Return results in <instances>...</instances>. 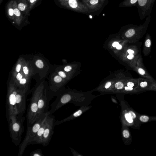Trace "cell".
I'll list each match as a JSON object with an SVG mask.
<instances>
[{
	"mask_svg": "<svg viewBox=\"0 0 156 156\" xmlns=\"http://www.w3.org/2000/svg\"><path fill=\"white\" fill-rule=\"evenodd\" d=\"M18 8L21 11H23L25 10V6L24 4L23 3H20L18 5Z\"/></svg>",
	"mask_w": 156,
	"mask_h": 156,
	"instance_id": "obj_26",
	"label": "cell"
},
{
	"mask_svg": "<svg viewBox=\"0 0 156 156\" xmlns=\"http://www.w3.org/2000/svg\"><path fill=\"white\" fill-rule=\"evenodd\" d=\"M25 118L23 115H11L9 116V129L12 141L16 146L21 142L24 131L23 122Z\"/></svg>",
	"mask_w": 156,
	"mask_h": 156,
	"instance_id": "obj_1",
	"label": "cell"
},
{
	"mask_svg": "<svg viewBox=\"0 0 156 156\" xmlns=\"http://www.w3.org/2000/svg\"><path fill=\"white\" fill-rule=\"evenodd\" d=\"M119 44V43L118 42H114L112 44V46L114 47H116V46Z\"/></svg>",
	"mask_w": 156,
	"mask_h": 156,
	"instance_id": "obj_38",
	"label": "cell"
},
{
	"mask_svg": "<svg viewBox=\"0 0 156 156\" xmlns=\"http://www.w3.org/2000/svg\"><path fill=\"white\" fill-rule=\"evenodd\" d=\"M51 115L49 113L47 116L44 132L40 142V144L43 147L49 144L54 133L55 118Z\"/></svg>",
	"mask_w": 156,
	"mask_h": 156,
	"instance_id": "obj_5",
	"label": "cell"
},
{
	"mask_svg": "<svg viewBox=\"0 0 156 156\" xmlns=\"http://www.w3.org/2000/svg\"><path fill=\"white\" fill-rule=\"evenodd\" d=\"M89 17H90V19H92V16L91 15L89 16Z\"/></svg>",
	"mask_w": 156,
	"mask_h": 156,
	"instance_id": "obj_42",
	"label": "cell"
},
{
	"mask_svg": "<svg viewBox=\"0 0 156 156\" xmlns=\"http://www.w3.org/2000/svg\"><path fill=\"white\" fill-rule=\"evenodd\" d=\"M138 71L139 73L142 75H143L145 73L144 70L141 68H139L138 69Z\"/></svg>",
	"mask_w": 156,
	"mask_h": 156,
	"instance_id": "obj_31",
	"label": "cell"
},
{
	"mask_svg": "<svg viewBox=\"0 0 156 156\" xmlns=\"http://www.w3.org/2000/svg\"><path fill=\"white\" fill-rule=\"evenodd\" d=\"M128 113L133 119H135L136 118V116L135 114L132 111H129Z\"/></svg>",
	"mask_w": 156,
	"mask_h": 156,
	"instance_id": "obj_30",
	"label": "cell"
},
{
	"mask_svg": "<svg viewBox=\"0 0 156 156\" xmlns=\"http://www.w3.org/2000/svg\"><path fill=\"white\" fill-rule=\"evenodd\" d=\"M83 1L89 10L94 11L101 7L104 0H83Z\"/></svg>",
	"mask_w": 156,
	"mask_h": 156,
	"instance_id": "obj_10",
	"label": "cell"
},
{
	"mask_svg": "<svg viewBox=\"0 0 156 156\" xmlns=\"http://www.w3.org/2000/svg\"><path fill=\"white\" fill-rule=\"evenodd\" d=\"M33 61L35 66L40 71L43 70L46 68V64L44 60L40 57H34Z\"/></svg>",
	"mask_w": 156,
	"mask_h": 156,
	"instance_id": "obj_14",
	"label": "cell"
},
{
	"mask_svg": "<svg viewBox=\"0 0 156 156\" xmlns=\"http://www.w3.org/2000/svg\"><path fill=\"white\" fill-rule=\"evenodd\" d=\"M127 52L129 54H133L134 53V51L133 50L131 49H128L127 50Z\"/></svg>",
	"mask_w": 156,
	"mask_h": 156,
	"instance_id": "obj_39",
	"label": "cell"
},
{
	"mask_svg": "<svg viewBox=\"0 0 156 156\" xmlns=\"http://www.w3.org/2000/svg\"><path fill=\"white\" fill-rule=\"evenodd\" d=\"M25 59L20 57L18 59L12 71V75H15L22 71Z\"/></svg>",
	"mask_w": 156,
	"mask_h": 156,
	"instance_id": "obj_13",
	"label": "cell"
},
{
	"mask_svg": "<svg viewBox=\"0 0 156 156\" xmlns=\"http://www.w3.org/2000/svg\"><path fill=\"white\" fill-rule=\"evenodd\" d=\"M30 77L25 76L15 85L18 88H29Z\"/></svg>",
	"mask_w": 156,
	"mask_h": 156,
	"instance_id": "obj_15",
	"label": "cell"
},
{
	"mask_svg": "<svg viewBox=\"0 0 156 156\" xmlns=\"http://www.w3.org/2000/svg\"><path fill=\"white\" fill-rule=\"evenodd\" d=\"M82 113V111L81 110H79L73 114V115L75 117L80 115Z\"/></svg>",
	"mask_w": 156,
	"mask_h": 156,
	"instance_id": "obj_27",
	"label": "cell"
},
{
	"mask_svg": "<svg viewBox=\"0 0 156 156\" xmlns=\"http://www.w3.org/2000/svg\"><path fill=\"white\" fill-rule=\"evenodd\" d=\"M50 100L49 95L45 88L41 94L38 101L37 118L43 114L48 112L47 110Z\"/></svg>",
	"mask_w": 156,
	"mask_h": 156,
	"instance_id": "obj_8",
	"label": "cell"
},
{
	"mask_svg": "<svg viewBox=\"0 0 156 156\" xmlns=\"http://www.w3.org/2000/svg\"><path fill=\"white\" fill-rule=\"evenodd\" d=\"M9 13L10 16H12L14 13V10L12 9H10L9 10Z\"/></svg>",
	"mask_w": 156,
	"mask_h": 156,
	"instance_id": "obj_33",
	"label": "cell"
},
{
	"mask_svg": "<svg viewBox=\"0 0 156 156\" xmlns=\"http://www.w3.org/2000/svg\"><path fill=\"white\" fill-rule=\"evenodd\" d=\"M49 113V112L48 111L43 114L33 124L27 127L25 137L20 145L18 156H21L27 146L30 144V143L36 136L38 129L47 118Z\"/></svg>",
	"mask_w": 156,
	"mask_h": 156,
	"instance_id": "obj_3",
	"label": "cell"
},
{
	"mask_svg": "<svg viewBox=\"0 0 156 156\" xmlns=\"http://www.w3.org/2000/svg\"><path fill=\"white\" fill-rule=\"evenodd\" d=\"M29 88H18L16 95V104L18 114L23 115L26 108V94Z\"/></svg>",
	"mask_w": 156,
	"mask_h": 156,
	"instance_id": "obj_7",
	"label": "cell"
},
{
	"mask_svg": "<svg viewBox=\"0 0 156 156\" xmlns=\"http://www.w3.org/2000/svg\"><path fill=\"white\" fill-rule=\"evenodd\" d=\"M134 57V55L133 54H130L127 56V58L129 59H132Z\"/></svg>",
	"mask_w": 156,
	"mask_h": 156,
	"instance_id": "obj_36",
	"label": "cell"
},
{
	"mask_svg": "<svg viewBox=\"0 0 156 156\" xmlns=\"http://www.w3.org/2000/svg\"><path fill=\"white\" fill-rule=\"evenodd\" d=\"M147 85V83L146 82H141L140 83V87L144 88Z\"/></svg>",
	"mask_w": 156,
	"mask_h": 156,
	"instance_id": "obj_32",
	"label": "cell"
},
{
	"mask_svg": "<svg viewBox=\"0 0 156 156\" xmlns=\"http://www.w3.org/2000/svg\"><path fill=\"white\" fill-rule=\"evenodd\" d=\"M34 68L31 62L25 60L22 70L25 75L31 78L34 74Z\"/></svg>",
	"mask_w": 156,
	"mask_h": 156,
	"instance_id": "obj_11",
	"label": "cell"
},
{
	"mask_svg": "<svg viewBox=\"0 0 156 156\" xmlns=\"http://www.w3.org/2000/svg\"><path fill=\"white\" fill-rule=\"evenodd\" d=\"M18 88L11 80L7 91V101L9 116L18 115L16 104V95Z\"/></svg>",
	"mask_w": 156,
	"mask_h": 156,
	"instance_id": "obj_4",
	"label": "cell"
},
{
	"mask_svg": "<svg viewBox=\"0 0 156 156\" xmlns=\"http://www.w3.org/2000/svg\"><path fill=\"white\" fill-rule=\"evenodd\" d=\"M55 72L57 73L64 80L67 78V75L66 73V72L63 71L62 70L56 69Z\"/></svg>",
	"mask_w": 156,
	"mask_h": 156,
	"instance_id": "obj_20",
	"label": "cell"
},
{
	"mask_svg": "<svg viewBox=\"0 0 156 156\" xmlns=\"http://www.w3.org/2000/svg\"><path fill=\"white\" fill-rule=\"evenodd\" d=\"M46 119L47 118L43 123L30 144H40L41 139L44 132Z\"/></svg>",
	"mask_w": 156,
	"mask_h": 156,
	"instance_id": "obj_12",
	"label": "cell"
},
{
	"mask_svg": "<svg viewBox=\"0 0 156 156\" xmlns=\"http://www.w3.org/2000/svg\"><path fill=\"white\" fill-rule=\"evenodd\" d=\"M14 13L17 16H19L20 15V11L17 9H15L14 10Z\"/></svg>",
	"mask_w": 156,
	"mask_h": 156,
	"instance_id": "obj_29",
	"label": "cell"
},
{
	"mask_svg": "<svg viewBox=\"0 0 156 156\" xmlns=\"http://www.w3.org/2000/svg\"><path fill=\"white\" fill-rule=\"evenodd\" d=\"M145 45L147 47H149L151 45V41L150 39H147L145 41Z\"/></svg>",
	"mask_w": 156,
	"mask_h": 156,
	"instance_id": "obj_28",
	"label": "cell"
},
{
	"mask_svg": "<svg viewBox=\"0 0 156 156\" xmlns=\"http://www.w3.org/2000/svg\"><path fill=\"white\" fill-rule=\"evenodd\" d=\"M72 69V67L70 66H65L63 69L64 71L66 72H68L70 71Z\"/></svg>",
	"mask_w": 156,
	"mask_h": 156,
	"instance_id": "obj_25",
	"label": "cell"
},
{
	"mask_svg": "<svg viewBox=\"0 0 156 156\" xmlns=\"http://www.w3.org/2000/svg\"><path fill=\"white\" fill-rule=\"evenodd\" d=\"M116 48L118 50H120L122 48V46L120 44H119L116 46Z\"/></svg>",
	"mask_w": 156,
	"mask_h": 156,
	"instance_id": "obj_40",
	"label": "cell"
},
{
	"mask_svg": "<svg viewBox=\"0 0 156 156\" xmlns=\"http://www.w3.org/2000/svg\"><path fill=\"white\" fill-rule=\"evenodd\" d=\"M125 89L127 91H130L133 90V88L132 87H125Z\"/></svg>",
	"mask_w": 156,
	"mask_h": 156,
	"instance_id": "obj_35",
	"label": "cell"
},
{
	"mask_svg": "<svg viewBox=\"0 0 156 156\" xmlns=\"http://www.w3.org/2000/svg\"><path fill=\"white\" fill-rule=\"evenodd\" d=\"M25 76L22 71L14 75H12L11 80L16 85Z\"/></svg>",
	"mask_w": 156,
	"mask_h": 156,
	"instance_id": "obj_16",
	"label": "cell"
},
{
	"mask_svg": "<svg viewBox=\"0 0 156 156\" xmlns=\"http://www.w3.org/2000/svg\"><path fill=\"white\" fill-rule=\"evenodd\" d=\"M45 89L43 81L35 88L31 98L27 114V127L33 124L38 119V103L39 97Z\"/></svg>",
	"mask_w": 156,
	"mask_h": 156,
	"instance_id": "obj_2",
	"label": "cell"
},
{
	"mask_svg": "<svg viewBox=\"0 0 156 156\" xmlns=\"http://www.w3.org/2000/svg\"><path fill=\"white\" fill-rule=\"evenodd\" d=\"M138 0H125L122 5L126 7L136 6Z\"/></svg>",
	"mask_w": 156,
	"mask_h": 156,
	"instance_id": "obj_18",
	"label": "cell"
},
{
	"mask_svg": "<svg viewBox=\"0 0 156 156\" xmlns=\"http://www.w3.org/2000/svg\"><path fill=\"white\" fill-rule=\"evenodd\" d=\"M149 119V117L145 115H142L140 117V120L142 122H146Z\"/></svg>",
	"mask_w": 156,
	"mask_h": 156,
	"instance_id": "obj_23",
	"label": "cell"
},
{
	"mask_svg": "<svg viewBox=\"0 0 156 156\" xmlns=\"http://www.w3.org/2000/svg\"><path fill=\"white\" fill-rule=\"evenodd\" d=\"M36 0H30V2L31 3H33Z\"/></svg>",
	"mask_w": 156,
	"mask_h": 156,
	"instance_id": "obj_41",
	"label": "cell"
},
{
	"mask_svg": "<svg viewBox=\"0 0 156 156\" xmlns=\"http://www.w3.org/2000/svg\"><path fill=\"white\" fill-rule=\"evenodd\" d=\"M30 156H43L44 154L40 149H36L31 152Z\"/></svg>",
	"mask_w": 156,
	"mask_h": 156,
	"instance_id": "obj_19",
	"label": "cell"
},
{
	"mask_svg": "<svg viewBox=\"0 0 156 156\" xmlns=\"http://www.w3.org/2000/svg\"><path fill=\"white\" fill-rule=\"evenodd\" d=\"M156 0H138L136 6L140 19L142 20L151 15L152 9Z\"/></svg>",
	"mask_w": 156,
	"mask_h": 156,
	"instance_id": "obj_6",
	"label": "cell"
},
{
	"mask_svg": "<svg viewBox=\"0 0 156 156\" xmlns=\"http://www.w3.org/2000/svg\"><path fill=\"white\" fill-rule=\"evenodd\" d=\"M140 26L137 27L135 25V27L131 28L127 30L125 33L126 36L127 37H130L133 36L136 33V32L137 30Z\"/></svg>",
	"mask_w": 156,
	"mask_h": 156,
	"instance_id": "obj_17",
	"label": "cell"
},
{
	"mask_svg": "<svg viewBox=\"0 0 156 156\" xmlns=\"http://www.w3.org/2000/svg\"><path fill=\"white\" fill-rule=\"evenodd\" d=\"M134 85V83L132 82H129L127 83V86L128 87H133Z\"/></svg>",
	"mask_w": 156,
	"mask_h": 156,
	"instance_id": "obj_37",
	"label": "cell"
},
{
	"mask_svg": "<svg viewBox=\"0 0 156 156\" xmlns=\"http://www.w3.org/2000/svg\"><path fill=\"white\" fill-rule=\"evenodd\" d=\"M122 134L123 136L126 138H128L129 136V132L127 130H124L123 131Z\"/></svg>",
	"mask_w": 156,
	"mask_h": 156,
	"instance_id": "obj_24",
	"label": "cell"
},
{
	"mask_svg": "<svg viewBox=\"0 0 156 156\" xmlns=\"http://www.w3.org/2000/svg\"><path fill=\"white\" fill-rule=\"evenodd\" d=\"M126 120L129 123H132L133 122V119L131 117L129 113H126L125 115Z\"/></svg>",
	"mask_w": 156,
	"mask_h": 156,
	"instance_id": "obj_21",
	"label": "cell"
},
{
	"mask_svg": "<svg viewBox=\"0 0 156 156\" xmlns=\"http://www.w3.org/2000/svg\"><path fill=\"white\" fill-rule=\"evenodd\" d=\"M64 79L55 72L51 76L50 88L52 93H56L62 85Z\"/></svg>",
	"mask_w": 156,
	"mask_h": 156,
	"instance_id": "obj_9",
	"label": "cell"
},
{
	"mask_svg": "<svg viewBox=\"0 0 156 156\" xmlns=\"http://www.w3.org/2000/svg\"><path fill=\"white\" fill-rule=\"evenodd\" d=\"M111 83L110 82H108L106 83L105 86V87L106 89L108 88L111 85Z\"/></svg>",
	"mask_w": 156,
	"mask_h": 156,
	"instance_id": "obj_34",
	"label": "cell"
},
{
	"mask_svg": "<svg viewBox=\"0 0 156 156\" xmlns=\"http://www.w3.org/2000/svg\"><path fill=\"white\" fill-rule=\"evenodd\" d=\"M115 87L118 89H121L123 88L124 87L123 84L121 82L116 83L115 85Z\"/></svg>",
	"mask_w": 156,
	"mask_h": 156,
	"instance_id": "obj_22",
	"label": "cell"
}]
</instances>
